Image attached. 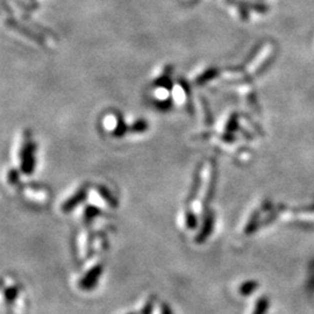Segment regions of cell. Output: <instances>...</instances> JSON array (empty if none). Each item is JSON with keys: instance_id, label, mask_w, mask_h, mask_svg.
Segmentation results:
<instances>
[{"instance_id": "cell-7", "label": "cell", "mask_w": 314, "mask_h": 314, "mask_svg": "<svg viewBox=\"0 0 314 314\" xmlns=\"http://www.w3.org/2000/svg\"><path fill=\"white\" fill-rule=\"evenodd\" d=\"M199 172H200V169H198L197 174L194 176V184H192V188H191V192H190V200L191 199H194V196L197 194L199 185H200V176H199Z\"/></svg>"}, {"instance_id": "cell-14", "label": "cell", "mask_w": 314, "mask_h": 314, "mask_svg": "<svg viewBox=\"0 0 314 314\" xmlns=\"http://www.w3.org/2000/svg\"><path fill=\"white\" fill-rule=\"evenodd\" d=\"M152 300L148 302L147 304L144 306V308H142V311H141V314H152Z\"/></svg>"}, {"instance_id": "cell-10", "label": "cell", "mask_w": 314, "mask_h": 314, "mask_svg": "<svg viewBox=\"0 0 314 314\" xmlns=\"http://www.w3.org/2000/svg\"><path fill=\"white\" fill-rule=\"evenodd\" d=\"M19 294V290H18L16 288H8L5 290V297H6V300L7 302H12L14 299L16 298V296Z\"/></svg>"}, {"instance_id": "cell-13", "label": "cell", "mask_w": 314, "mask_h": 314, "mask_svg": "<svg viewBox=\"0 0 314 314\" xmlns=\"http://www.w3.org/2000/svg\"><path fill=\"white\" fill-rule=\"evenodd\" d=\"M8 180L10 182V183H16L18 180H19V174H18V172L16 170H10V174H8Z\"/></svg>"}, {"instance_id": "cell-4", "label": "cell", "mask_w": 314, "mask_h": 314, "mask_svg": "<svg viewBox=\"0 0 314 314\" xmlns=\"http://www.w3.org/2000/svg\"><path fill=\"white\" fill-rule=\"evenodd\" d=\"M86 194H88L86 188H80V190H78L72 197L68 199V200L62 205L63 212H71V210L76 208L80 202H83L85 199H86Z\"/></svg>"}, {"instance_id": "cell-9", "label": "cell", "mask_w": 314, "mask_h": 314, "mask_svg": "<svg viewBox=\"0 0 314 314\" xmlns=\"http://www.w3.org/2000/svg\"><path fill=\"white\" fill-rule=\"evenodd\" d=\"M99 214H100V210L97 208H94V206H88V208L85 210V219L90 221L92 219H94V218L99 216Z\"/></svg>"}, {"instance_id": "cell-11", "label": "cell", "mask_w": 314, "mask_h": 314, "mask_svg": "<svg viewBox=\"0 0 314 314\" xmlns=\"http://www.w3.org/2000/svg\"><path fill=\"white\" fill-rule=\"evenodd\" d=\"M266 306H268V302L266 299H261V300L258 302V305H256L254 314H264L266 311Z\"/></svg>"}, {"instance_id": "cell-15", "label": "cell", "mask_w": 314, "mask_h": 314, "mask_svg": "<svg viewBox=\"0 0 314 314\" xmlns=\"http://www.w3.org/2000/svg\"><path fill=\"white\" fill-rule=\"evenodd\" d=\"M160 314H174L171 311L170 306L166 304H162V308H160Z\"/></svg>"}, {"instance_id": "cell-5", "label": "cell", "mask_w": 314, "mask_h": 314, "mask_svg": "<svg viewBox=\"0 0 314 314\" xmlns=\"http://www.w3.org/2000/svg\"><path fill=\"white\" fill-rule=\"evenodd\" d=\"M98 191H99V194H100L102 197L104 198L107 202H108L110 206H113V208H116V199H114L113 196H110V192L108 190H107L106 188H104V186H99V188H98Z\"/></svg>"}, {"instance_id": "cell-12", "label": "cell", "mask_w": 314, "mask_h": 314, "mask_svg": "<svg viewBox=\"0 0 314 314\" xmlns=\"http://www.w3.org/2000/svg\"><path fill=\"white\" fill-rule=\"evenodd\" d=\"M146 128H147V124L144 121H140V122H136L132 127V132H134V133H141V132L146 130Z\"/></svg>"}, {"instance_id": "cell-6", "label": "cell", "mask_w": 314, "mask_h": 314, "mask_svg": "<svg viewBox=\"0 0 314 314\" xmlns=\"http://www.w3.org/2000/svg\"><path fill=\"white\" fill-rule=\"evenodd\" d=\"M197 216H196V214L192 212V210H188L186 213V226L188 228H190V230H194V228L197 227Z\"/></svg>"}, {"instance_id": "cell-1", "label": "cell", "mask_w": 314, "mask_h": 314, "mask_svg": "<svg viewBox=\"0 0 314 314\" xmlns=\"http://www.w3.org/2000/svg\"><path fill=\"white\" fill-rule=\"evenodd\" d=\"M35 144L30 140L24 142L20 152L21 171L26 174H30L35 169Z\"/></svg>"}, {"instance_id": "cell-3", "label": "cell", "mask_w": 314, "mask_h": 314, "mask_svg": "<svg viewBox=\"0 0 314 314\" xmlns=\"http://www.w3.org/2000/svg\"><path fill=\"white\" fill-rule=\"evenodd\" d=\"M214 227V214L212 212H208L204 220V224H202L200 232L196 238V242L197 244H204V242L210 238V235L212 234Z\"/></svg>"}, {"instance_id": "cell-16", "label": "cell", "mask_w": 314, "mask_h": 314, "mask_svg": "<svg viewBox=\"0 0 314 314\" xmlns=\"http://www.w3.org/2000/svg\"><path fill=\"white\" fill-rule=\"evenodd\" d=\"M128 314H136V313H128Z\"/></svg>"}, {"instance_id": "cell-8", "label": "cell", "mask_w": 314, "mask_h": 314, "mask_svg": "<svg viewBox=\"0 0 314 314\" xmlns=\"http://www.w3.org/2000/svg\"><path fill=\"white\" fill-rule=\"evenodd\" d=\"M255 288H256V283H255V282H247V283H244V285H241L240 292H241L242 294L248 296V294H250L252 292H254Z\"/></svg>"}, {"instance_id": "cell-2", "label": "cell", "mask_w": 314, "mask_h": 314, "mask_svg": "<svg viewBox=\"0 0 314 314\" xmlns=\"http://www.w3.org/2000/svg\"><path fill=\"white\" fill-rule=\"evenodd\" d=\"M102 266H100V264H97V266L91 268V269L85 274V276L80 280V286L82 288V290H85V291L92 290V288L97 285L99 277L102 276Z\"/></svg>"}]
</instances>
